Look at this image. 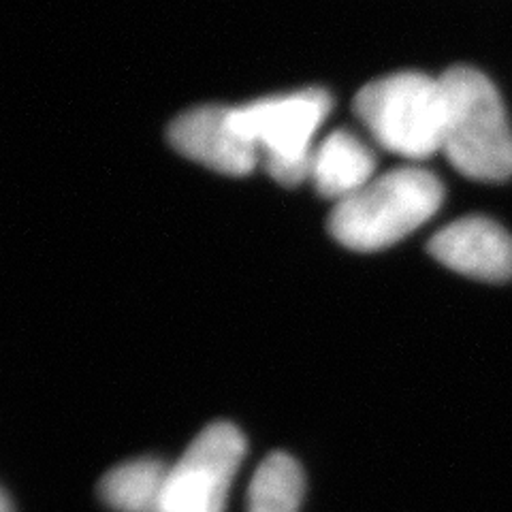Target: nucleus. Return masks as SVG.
Here are the masks:
<instances>
[{"label": "nucleus", "instance_id": "3", "mask_svg": "<svg viewBox=\"0 0 512 512\" xmlns=\"http://www.w3.org/2000/svg\"><path fill=\"white\" fill-rule=\"evenodd\" d=\"M355 114L380 148L408 160L442 152L444 90L440 77L404 71L374 79L355 96Z\"/></svg>", "mask_w": 512, "mask_h": 512}, {"label": "nucleus", "instance_id": "5", "mask_svg": "<svg viewBox=\"0 0 512 512\" xmlns=\"http://www.w3.org/2000/svg\"><path fill=\"white\" fill-rule=\"evenodd\" d=\"M246 438L227 421L207 425L173 463L160 512H224Z\"/></svg>", "mask_w": 512, "mask_h": 512}, {"label": "nucleus", "instance_id": "6", "mask_svg": "<svg viewBox=\"0 0 512 512\" xmlns=\"http://www.w3.org/2000/svg\"><path fill=\"white\" fill-rule=\"evenodd\" d=\"M169 143L182 156L224 175H248L261 163L259 152L233 122V107L205 105L178 116Z\"/></svg>", "mask_w": 512, "mask_h": 512}, {"label": "nucleus", "instance_id": "10", "mask_svg": "<svg viewBox=\"0 0 512 512\" xmlns=\"http://www.w3.org/2000/svg\"><path fill=\"white\" fill-rule=\"evenodd\" d=\"M306 495L303 470L286 453L267 455L248 487V512H299Z\"/></svg>", "mask_w": 512, "mask_h": 512}, {"label": "nucleus", "instance_id": "7", "mask_svg": "<svg viewBox=\"0 0 512 512\" xmlns=\"http://www.w3.org/2000/svg\"><path fill=\"white\" fill-rule=\"evenodd\" d=\"M438 263L480 282L512 278V235L491 218L468 216L446 224L429 242Z\"/></svg>", "mask_w": 512, "mask_h": 512}, {"label": "nucleus", "instance_id": "4", "mask_svg": "<svg viewBox=\"0 0 512 512\" xmlns=\"http://www.w3.org/2000/svg\"><path fill=\"white\" fill-rule=\"evenodd\" d=\"M331 105L327 90L306 88L233 107V122L259 152L271 178L293 188L310 180L316 135Z\"/></svg>", "mask_w": 512, "mask_h": 512}, {"label": "nucleus", "instance_id": "2", "mask_svg": "<svg viewBox=\"0 0 512 512\" xmlns=\"http://www.w3.org/2000/svg\"><path fill=\"white\" fill-rule=\"evenodd\" d=\"M444 201L436 173L423 167L387 171L355 195L335 203L329 231L335 242L357 252L384 250L421 229Z\"/></svg>", "mask_w": 512, "mask_h": 512}, {"label": "nucleus", "instance_id": "8", "mask_svg": "<svg viewBox=\"0 0 512 512\" xmlns=\"http://www.w3.org/2000/svg\"><path fill=\"white\" fill-rule=\"evenodd\" d=\"M376 178V156L355 133L340 128L316 143L310 182L320 197L340 203Z\"/></svg>", "mask_w": 512, "mask_h": 512}, {"label": "nucleus", "instance_id": "1", "mask_svg": "<svg viewBox=\"0 0 512 512\" xmlns=\"http://www.w3.org/2000/svg\"><path fill=\"white\" fill-rule=\"evenodd\" d=\"M444 90L442 154L476 182L512 178V126L498 88L472 67L448 69Z\"/></svg>", "mask_w": 512, "mask_h": 512}, {"label": "nucleus", "instance_id": "9", "mask_svg": "<svg viewBox=\"0 0 512 512\" xmlns=\"http://www.w3.org/2000/svg\"><path fill=\"white\" fill-rule=\"evenodd\" d=\"M169 470L154 457L120 463L101 478L99 498L116 512H160Z\"/></svg>", "mask_w": 512, "mask_h": 512}, {"label": "nucleus", "instance_id": "11", "mask_svg": "<svg viewBox=\"0 0 512 512\" xmlns=\"http://www.w3.org/2000/svg\"><path fill=\"white\" fill-rule=\"evenodd\" d=\"M0 512H13V504L7 491H3V495H0Z\"/></svg>", "mask_w": 512, "mask_h": 512}]
</instances>
